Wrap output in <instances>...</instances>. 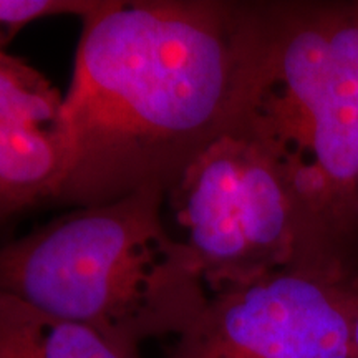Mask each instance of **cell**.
<instances>
[{
  "label": "cell",
  "mask_w": 358,
  "mask_h": 358,
  "mask_svg": "<svg viewBox=\"0 0 358 358\" xmlns=\"http://www.w3.org/2000/svg\"><path fill=\"white\" fill-rule=\"evenodd\" d=\"M357 287L343 267L277 268L209 295L164 358H353Z\"/></svg>",
  "instance_id": "obj_4"
},
{
  "label": "cell",
  "mask_w": 358,
  "mask_h": 358,
  "mask_svg": "<svg viewBox=\"0 0 358 358\" xmlns=\"http://www.w3.org/2000/svg\"><path fill=\"white\" fill-rule=\"evenodd\" d=\"M0 358H127L87 325L0 292Z\"/></svg>",
  "instance_id": "obj_7"
},
{
  "label": "cell",
  "mask_w": 358,
  "mask_h": 358,
  "mask_svg": "<svg viewBox=\"0 0 358 358\" xmlns=\"http://www.w3.org/2000/svg\"><path fill=\"white\" fill-rule=\"evenodd\" d=\"M209 295L297 264L345 267L279 148L236 123L166 196Z\"/></svg>",
  "instance_id": "obj_3"
},
{
  "label": "cell",
  "mask_w": 358,
  "mask_h": 358,
  "mask_svg": "<svg viewBox=\"0 0 358 358\" xmlns=\"http://www.w3.org/2000/svg\"><path fill=\"white\" fill-rule=\"evenodd\" d=\"M166 194L145 189L73 208L0 248V292L87 325L127 358L176 338L209 290L191 252L168 229Z\"/></svg>",
  "instance_id": "obj_2"
},
{
  "label": "cell",
  "mask_w": 358,
  "mask_h": 358,
  "mask_svg": "<svg viewBox=\"0 0 358 358\" xmlns=\"http://www.w3.org/2000/svg\"><path fill=\"white\" fill-rule=\"evenodd\" d=\"M69 158L64 96L0 47V221L55 203Z\"/></svg>",
  "instance_id": "obj_5"
},
{
  "label": "cell",
  "mask_w": 358,
  "mask_h": 358,
  "mask_svg": "<svg viewBox=\"0 0 358 358\" xmlns=\"http://www.w3.org/2000/svg\"><path fill=\"white\" fill-rule=\"evenodd\" d=\"M82 22L64 96L69 169L55 203L168 196L241 118L257 2L103 0Z\"/></svg>",
  "instance_id": "obj_1"
},
{
  "label": "cell",
  "mask_w": 358,
  "mask_h": 358,
  "mask_svg": "<svg viewBox=\"0 0 358 358\" xmlns=\"http://www.w3.org/2000/svg\"><path fill=\"white\" fill-rule=\"evenodd\" d=\"M103 0H0V47L6 45L34 22L58 15H78L85 19L95 12Z\"/></svg>",
  "instance_id": "obj_8"
},
{
  "label": "cell",
  "mask_w": 358,
  "mask_h": 358,
  "mask_svg": "<svg viewBox=\"0 0 358 358\" xmlns=\"http://www.w3.org/2000/svg\"><path fill=\"white\" fill-rule=\"evenodd\" d=\"M313 187L343 241L358 227V2H340L332 64L310 146Z\"/></svg>",
  "instance_id": "obj_6"
}]
</instances>
